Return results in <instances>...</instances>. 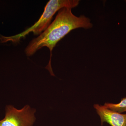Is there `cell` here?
Segmentation results:
<instances>
[{
	"label": "cell",
	"instance_id": "6da1fadb",
	"mask_svg": "<svg viewBox=\"0 0 126 126\" xmlns=\"http://www.w3.org/2000/svg\"><path fill=\"white\" fill-rule=\"evenodd\" d=\"M71 9L67 7L60 9L53 22L38 37L31 41L25 50L26 55L30 56L43 47L48 48L50 58L46 68L53 76L54 75L51 65L52 51L56 44L73 30L79 28L87 29L93 27L90 19L83 15L76 16L72 13Z\"/></svg>",
	"mask_w": 126,
	"mask_h": 126
},
{
	"label": "cell",
	"instance_id": "7a4b0ae2",
	"mask_svg": "<svg viewBox=\"0 0 126 126\" xmlns=\"http://www.w3.org/2000/svg\"><path fill=\"white\" fill-rule=\"evenodd\" d=\"M78 0H50L47 3L44 10L39 20L31 27L20 33L10 36L0 35L1 43L11 41L14 44L19 42L30 33L38 35L44 31L50 24L53 16L57 12L64 7L72 8L78 6L79 3Z\"/></svg>",
	"mask_w": 126,
	"mask_h": 126
},
{
	"label": "cell",
	"instance_id": "3957f363",
	"mask_svg": "<svg viewBox=\"0 0 126 126\" xmlns=\"http://www.w3.org/2000/svg\"><path fill=\"white\" fill-rule=\"evenodd\" d=\"M35 112L36 110L29 105L20 109L7 106L4 118L0 120V126H33L36 120Z\"/></svg>",
	"mask_w": 126,
	"mask_h": 126
},
{
	"label": "cell",
	"instance_id": "277c9868",
	"mask_svg": "<svg viewBox=\"0 0 126 126\" xmlns=\"http://www.w3.org/2000/svg\"><path fill=\"white\" fill-rule=\"evenodd\" d=\"M94 107L100 117L101 126L106 122L111 126H126V114L110 110L98 104H94Z\"/></svg>",
	"mask_w": 126,
	"mask_h": 126
},
{
	"label": "cell",
	"instance_id": "5b68a950",
	"mask_svg": "<svg viewBox=\"0 0 126 126\" xmlns=\"http://www.w3.org/2000/svg\"><path fill=\"white\" fill-rule=\"evenodd\" d=\"M103 106L106 108L120 113L125 112H126V97L122 98L121 101L119 103H106Z\"/></svg>",
	"mask_w": 126,
	"mask_h": 126
},
{
	"label": "cell",
	"instance_id": "8992f818",
	"mask_svg": "<svg viewBox=\"0 0 126 126\" xmlns=\"http://www.w3.org/2000/svg\"></svg>",
	"mask_w": 126,
	"mask_h": 126
}]
</instances>
